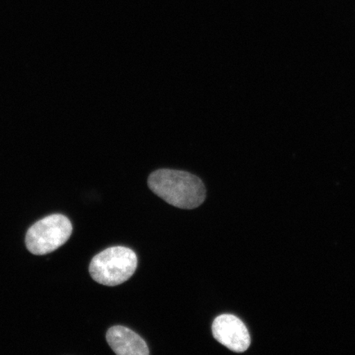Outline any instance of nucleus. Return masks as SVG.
I'll list each match as a JSON object with an SVG mask.
<instances>
[{
    "instance_id": "nucleus-1",
    "label": "nucleus",
    "mask_w": 355,
    "mask_h": 355,
    "mask_svg": "<svg viewBox=\"0 0 355 355\" xmlns=\"http://www.w3.org/2000/svg\"><path fill=\"white\" fill-rule=\"evenodd\" d=\"M148 184L158 197L181 209H194L206 199L203 182L189 172L161 168L150 175Z\"/></svg>"
},
{
    "instance_id": "nucleus-2",
    "label": "nucleus",
    "mask_w": 355,
    "mask_h": 355,
    "mask_svg": "<svg viewBox=\"0 0 355 355\" xmlns=\"http://www.w3.org/2000/svg\"><path fill=\"white\" fill-rule=\"evenodd\" d=\"M137 266L135 252L122 246L111 247L93 257L89 272L93 279L106 286H116L128 281Z\"/></svg>"
},
{
    "instance_id": "nucleus-3",
    "label": "nucleus",
    "mask_w": 355,
    "mask_h": 355,
    "mask_svg": "<svg viewBox=\"0 0 355 355\" xmlns=\"http://www.w3.org/2000/svg\"><path fill=\"white\" fill-rule=\"evenodd\" d=\"M73 225L68 217L55 214L35 223L26 235V246L34 255H46L69 241Z\"/></svg>"
},
{
    "instance_id": "nucleus-4",
    "label": "nucleus",
    "mask_w": 355,
    "mask_h": 355,
    "mask_svg": "<svg viewBox=\"0 0 355 355\" xmlns=\"http://www.w3.org/2000/svg\"><path fill=\"white\" fill-rule=\"evenodd\" d=\"M214 338L226 348L236 353H243L250 347V332L244 323L232 314H222L212 323Z\"/></svg>"
},
{
    "instance_id": "nucleus-5",
    "label": "nucleus",
    "mask_w": 355,
    "mask_h": 355,
    "mask_svg": "<svg viewBox=\"0 0 355 355\" xmlns=\"http://www.w3.org/2000/svg\"><path fill=\"white\" fill-rule=\"evenodd\" d=\"M106 340L113 352L119 355H148L145 340L135 331L122 326L110 328Z\"/></svg>"
}]
</instances>
